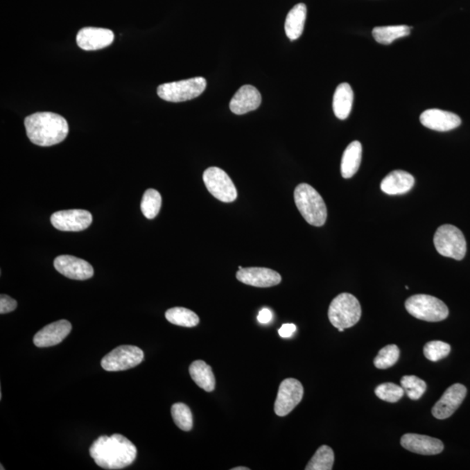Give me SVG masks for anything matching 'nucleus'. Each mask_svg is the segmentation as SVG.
I'll return each mask as SVG.
<instances>
[{
  "label": "nucleus",
  "instance_id": "1",
  "mask_svg": "<svg viewBox=\"0 0 470 470\" xmlns=\"http://www.w3.org/2000/svg\"><path fill=\"white\" fill-rule=\"evenodd\" d=\"M90 455L101 468L109 470L127 468L137 458V448L120 434L98 437L89 449Z\"/></svg>",
  "mask_w": 470,
  "mask_h": 470
},
{
  "label": "nucleus",
  "instance_id": "2",
  "mask_svg": "<svg viewBox=\"0 0 470 470\" xmlns=\"http://www.w3.org/2000/svg\"><path fill=\"white\" fill-rule=\"evenodd\" d=\"M26 134L33 144L51 146L67 138L69 127L66 119L53 112H36L26 118Z\"/></svg>",
  "mask_w": 470,
  "mask_h": 470
},
{
  "label": "nucleus",
  "instance_id": "3",
  "mask_svg": "<svg viewBox=\"0 0 470 470\" xmlns=\"http://www.w3.org/2000/svg\"><path fill=\"white\" fill-rule=\"evenodd\" d=\"M296 207L306 223L312 226L322 227L325 224L328 211L321 194L308 184H299L295 190Z\"/></svg>",
  "mask_w": 470,
  "mask_h": 470
},
{
  "label": "nucleus",
  "instance_id": "4",
  "mask_svg": "<svg viewBox=\"0 0 470 470\" xmlns=\"http://www.w3.org/2000/svg\"><path fill=\"white\" fill-rule=\"evenodd\" d=\"M362 306L355 296L343 293L333 299L329 308V319L336 329H349L360 321Z\"/></svg>",
  "mask_w": 470,
  "mask_h": 470
},
{
  "label": "nucleus",
  "instance_id": "5",
  "mask_svg": "<svg viewBox=\"0 0 470 470\" xmlns=\"http://www.w3.org/2000/svg\"><path fill=\"white\" fill-rule=\"evenodd\" d=\"M405 308L412 316L425 322H442L449 316V308L445 303L428 295L411 296L405 302Z\"/></svg>",
  "mask_w": 470,
  "mask_h": 470
},
{
  "label": "nucleus",
  "instance_id": "6",
  "mask_svg": "<svg viewBox=\"0 0 470 470\" xmlns=\"http://www.w3.org/2000/svg\"><path fill=\"white\" fill-rule=\"evenodd\" d=\"M435 250L442 256L461 261L467 252L464 235L453 225H444L438 228L434 236Z\"/></svg>",
  "mask_w": 470,
  "mask_h": 470
},
{
  "label": "nucleus",
  "instance_id": "7",
  "mask_svg": "<svg viewBox=\"0 0 470 470\" xmlns=\"http://www.w3.org/2000/svg\"><path fill=\"white\" fill-rule=\"evenodd\" d=\"M206 88V78L196 77L161 85L157 93L162 100L178 103L199 97Z\"/></svg>",
  "mask_w": 470,
  "mask_h": 470
},
{
  "label": "nucleus",
  "instance_id": "8",
  "mask_svg": "<svg viewBox=\"0 0 470 470\" xmlns=\"http://www.w3.org/2000/svg\"><path fill=\"white\" fill-rule=\"evenodd\" d=\"M144 360V352L138 347L123 345L116 347L101 360V367L108 372L131 369Z\"/></svg>",
  "mask_w": 470,
  "mask_h": 470
},
{
  "label": "nucleus",
  "instance_id": "9",
  "mask_svg": "<svg viewBox=\"0 0 470 470\" xmlns=\"http://www.w3.org/2000/svg\"><path fill=\"white\" fill-rule=\"evenodd\" d=\"M203 182L214 198L230 203L237 199V190L229 176L223 169L213 166L203 173Z\"/></svg>",
  "mask_w": 470,
  "mask_h": 470
},
{
  "label": "nucleus",
  "instance_id": "10",
  "mask_svg": "<svg viewBox=\"0 0 470 470\" xmlns=\"http://www.w3.org/2000/svg\"><path fill=\"white\" fill-rule=\"evenodd\" d=\"M303 394H304V388L298 380L288 378L282 381L279 388L277 400H275V414L278 417H286L290 414L301 403Z\"/></svg>",
  "mask_w": 470,
  "mask_h": 470
},
{
  "label": "nucleus",
  "instance_id": "11",
  "mask_svg": "<svg viewBox=\"0 0 470 470\" xmlns=\"http://www.w3.org/2000/svg\"><path fill=\"white\" fill-rule=\"evenodd\" d=\"M51 223L58 230L80 232L90 227L93 216L90 212L82 209L59 211L51 216Z\"/></svg>",
  "mask_w": 470,
  "mask_h": 470
},
{
  "label": "nucleus",
  "instance_id": "12",
  "mask_svg": "<svg viewBox=\"0 0 470 470\" xmlns=\"http://www.w3.org/2000/svg\"><path fill=\"white\" fill-rule=\"evenodd\" d=\"M467 396V388L464 385L455 383L449 387L442 394L441 399L432 408V415L439 420H444L451 417Z\"/></svg>",
  "mask_w": 470,
  "mask_h": 470
},
{
  "label": "nucleus",
  "instance_id": "13",
  "mask_svg": "<svg viewBox=\"0 0 470 470\" xmlns=\"http://www.w3.org/2000/svg\"><path fill=\"white\" fill-rule=\"evenodd\" d=\"M54 268L64 277L71 280L85 281L94 277V270L90 263L71 255H60L54 260Z\"/></svg>",
  "mask_w": 470,
  "mask_h": 470
},
{
  "label": "nucleus",
  "instance_id": "14",
  "mask_svg": "<svg viewBox=\"0 0 470 470\" xmlns=\"http://www.w3.org/2000/svg\"><path fill=\"white\" fill-rule=\"evenodd\" d=\"M236 278L244 284L256 288L274 287L281 281L279 272L266 268H243L237 272Z\"/></svg>",
  "mask_w": 470,
  "mask_h": 470
},
{
  "label": "nucleus",
  "instance_id": "15",
  "mask_svg": "<svg viewBox=\"0 0 470 470\" xmlns=\"http://www.w3.org/2000/svg\"><path fill=\"white\" fill-rule=\"evenodd\" d=\"M77 44L85 51H97L111 45L114 40V34L111 30L85 27L77 34Z\"/></svg>",
  "mask_w": 470,
  "mask_h": 470
},
{
  "label": "nucleus",
  "instance_id": "16",
  "mask_svg": "<svg viewBox=\"0 0 470 470\" xmlns=\"http://www.w3.org/2000/svg\"><path fill=\"white\" fill-rule=\"evenodd\" d=\"M420 121L424 127L438 132L451 131L462 123L458 115L440 109H428L422 112Z\"/></svg>",
  "mask_w": 470,
  "mask_h": 470
},
{
  "label": "nucleus",
  "instance_id": "17",
  "mask_svg": "<svg viewBox=\"0 0 470 470\" xmlns=\"http://www.w3.org/2000/svg\"><path fill=\"white\" fill-rule=\"evenodd\" d=\"M71 330V324L67 320H60L44 327L33 337V343L37 347L58 345L66 339Z\"/></svg>",
  "mask_w": 470,
  "mask_h": 470
},
{
  "label": "nucleus",
  "instance_id": "18",
  "mask_svg": "<svg viewBox=\"0 0 470 470\" xmlns=\"http://www.w3.org/2000/svg\"><path fill=\"white\" fill-rule=\"evenodd\" d=\"M401 444L407 451L424 455L440 454L444 445L437 438L417 434H406L401 439Z\"/></svg>",
  "mask_w": 470,
  "mask_h": 470
},
{
  "label": "nucleus",
  "instance_id": "19",
  "mask_svg": "<svg viewBox=\"0 0 470 470\" xmlns=\"http://www.w3.org/2000/svg\"><path fill=\"white\" fill-rule=\"evenodd\" d=\"M261 104V95L256 87L246 85L241 87L234 94L229 104L230 110L234 114L243 115L256 110Z\"/></svg>",
  "mask_w": 470,
  "mask_h": 470
},
{
  "label": "nucleus",
  "instance_id": "20",
  "mask_svg": "<svg viewBox=\"0 0 470 470\" xmlns=\"http://www.w3.org/2000/svg\"><path fill=\"white\" fill-rule=\"evenodd\" d=\"M414 185L413 175L401 170H397L385 177L381 183V189L390 195H397L410 192Z\"/></svg>",
  "mask_w": 470,
  "mask_h": 470
},
{
  "label": "nucleus",
  "instance_id": "21",
  "mask_svg": "<svg viewBox=\"0 0 470 470\" xmlns=\"http://www.w3.org/2000/svg\"><path fill=\"white\" fill-rule=\"evenodd\" d=\"M363 146L359 141L351 142L343 153L340 173L344 179L352 178L362 162Z\"/></svg>",
  "mask_w": 470,
  "mask_h": 470
},
{
  "label": "nucleus",
  "instance_id": "22",
  "mask_svg": "<svg viewBox=\"0 0 470 470\" xmlns=\"http://www.w3.org/2000/svg\"><path fill=\"white\" fill-rule=\"evenodd\" d=\"M354 92L349 84L342 83L337 87L333 94V110L339 120H346L352 110Z\"/></svg>",
  "mask_w": 470,
  "mask_h": 470
},
{
  "label": "nucleus",
  "instance_id": "23",
  "mask_svg": "<svg viewBox=\"0 0 470 470\" xmlns=\"http://www.w3.org/2000/svg\"><path fill=\"white\" fill-rule=\"evenodd\" d=\"M306 6L299 3L289 11L285 21V32L290 40H298L304 30Z\"/></svg>",
  "mask_w": 470,
  "mask_h": 470
},
{
  "label": "nucleus",
  "instance_id": "24",
  "mask_svg": "<svg viewBox=\"0 0 470 470\" xmlns=\"http://www.w3.org/2000/svg\"><path fill=\"white\" fill-rule=\"evenodd\" d=\"M189 373L194 383L207 392H212L216 388V377L212 367L203 360H195L189 367Z\"/></svg>",
  "mask_w": 470,
  "mask_h": 470
},
{
  "label": "nucleus",
  "instance_id": "25",
  "mask_svg": "<svg viewBox=\"0 0 470 470\" xmlns=\"http://www.w3.org/2000/svg\"><path fill=\"white\" fill-rule=\"evenodd\" d=\"M373 37L378 43L390 45L400 37H407L411 33V27L408 26H379L373 29Z\"/></svg>",
  "mask_w": 470,
  "mask_h": 470
},
{
  "label": "nucleus",
  "instance_id": "26",
  "mask_svg": "<svg viewBox=\"0 0 470 470\" xmlns=\"http://www.w3.org/2000/svg\"><path fill=\"white\" fill-rule=\"evenodd\" d=\"M166 319L172 324L185 328H193L200 323L199 316L192 310L185 308H173L166 312Z\"/></svg>",
  "mask_w": 470,
  "mask_h": 470
},
{
  "label": "nucleus",
  "instance_id": "27",
  "mask_svg": "<svg viewBox=\"0 0 470 470\" xmlns=\"http://www.w3.org/2000/svg\"><path fill=\"white\" fill-rule=\"evenodd\" d=\"M335 462V454L329 446L322 445L310 460L306 470H331Z\"/></svg>",
  "mask_w": 470,
  "mask_h": 470
},
{
  "label": "nucleus",
  "instance_id": "28",
  "mask_svg": "<svg viewBox=\"0 0 470 470\" xmlns=\"http://www.w3.org/2000/svg\"><path fill=\"white\" fill-rule=\"evenodd\" d=\"M162 199L161 193L155 189L146 190L141 202V212L146 219L153 220L161 210Z\"/></svg>",
  "mask_w": 470,
  "mask_h": 470
},
{
  "label": "nucleus",
  "instance_id": "29",
  "mask_svg": "<svg viewBox=\"0 0 470 470\" xmlns=\"http://www.w3.org/2000/svg\"><path fill=\"white\" fill-rule=\"evenodd\" d=\"M171 414L173 421L182 430L190 431L193 428V415L187 405L182 403L173 404Z\"/></svg>",
  "mask_w": 470,
  "mask_h": 470
},
{
  "label": "nucleus",
  "instance_id": "30",
  "mask_svg": "<svg viewBox=\"0 0 470 470\" xmlns=\"http://www.w3.org/2000/svg\"><path fill=\"white\" fill-rule=\"evenodd\" d=\"M400 356L399 347L397 345H388L381 349L378 353L374 364L377 369H386L388 367H393L397 363Z\"/></svg>",
  "mask_w": 470,
  "mask_h": 470
},
{
  "label": "nucleus",
  "instance_id": "31",
  "mask_svg": "<svg viewBox=\"0 0 470 470\" xmlns=\"http://www.w3.org/2000/svg\"><path fill=\"white\" fill-rule=\"evenodd\" d=\"M401 386L411 400H419L424 396L427 385L424 381L415 376H405L401 378Z\"/></svg>",
  "mask_w": 470,
  "mask_h": 470
},
{
  "label": "nucleus",
  "instance_id": "32",
  "mask_svg": "<svg viewBox=\"0 0 470 470\" xmlns=\"http://www.w3.org/2000/svg\"><path fill=\"white\" fill-rule=\"evenodd\" d=\"M451 351V345L442 342V340H432V342L426 344L424 347V354L426 358L434 363L444 359L449 355Z\"/></svg>",
  "mask_w": 470,
  "mask_h": 470
},
{
  "label": "nucleus",
  "instance_id": "33",
  "mask_svg": "<svg viewBox=\"0 0 470 470\" xmlns=\"http://www.w3.org/2000/svg\"><path fill=\"white\" fill-rule=\"evenodd\" d=\"M378 398L388 403H394L401 399L405 393L403 387L392 383L379 385L374 390Z\"/></svg>",
  "mask_w": 470,
  "mask_h": 470
},
{
  "label": "nucleus",
  "instance_id": "34",
  "mask_svg": "<svg viewBox=\"0 0 470 470\" xmlns=\"http://www.w3.org/2000/svg\"><path fill=\"white\" fill-rule=\"evenodd\" d=\"M17 306H18V303L15 299L6 295H0V313L1 315L15 311Z\"/></svg>",
  "mask_w": 470,
  "mask_h": 470
},
{
  "label": "nucleus",
  "instance_id": "35",
  "mask_svg": "<svg viewBox=\"0 0 470 470\" xmlns=\"http://www.w3.org/2000/svg\"><path fill=\"white\" fill-rule=\"evenodd\" d=\"M296 331V326L292 324V323H287L281 326V328L279 329V335H280L282 338H289L291 337Z\"/></svg>",
  "mask_w": 470,
  "mask_h": 470
},
{
  "label": "nucleus",
  "instance_id": "36",
  "mask_svg": "<svg viewBox=\"0 0 470 470\" xmlns=\"http://www.w3.org/2000/svg\"><path fill=\"white\" fill-rule=\"evenodd\" d=\"M272 318V312L268 308L261 309L257 316L258 322L262 323V324H267V323L270 322Z\"/></svg>",
  "mask_w": 470,
  "mask_h": 470
},
{
  "label": "nucleus",
  "instance_id": "37",
  "mask_svg": "<svg viewBox=\"0 0 470 470\" xmlns=\"http://www.w3.org/2000/svg\"><path fill=\"white\" fill-rule=\"evenodd\" d=\"M250 468H246V467H237V468L232 469V470H250Z\"/></svg>",
  "mask_w": 470,
  "mask_h": 470
},
{
  "label": "nucleus",
  "instance_id": "38",
  "mask_svg": "<svg viewBox=\"0 0 470 470\" xmlns=\"http://www.w3.org/2000/svg\"><path fill=\"white\" fill-rule=\"evenodd\" d=\"M338 329V331H339V332H343L344 330H345V329H342V328H340V329Z\"/></svg>",
  "mask_w": 470,
  "mask_h": 470
},
{
  "label": "nucleus",
  "instance_id": "39",
  "mask_svg": "<svg viewBox=\"0 0 470 470\" xmlns=\"http://www.w3.org/2000/svg\"><path fill=\"white\" fill-rule=\"evenodd\" d=\"M243 268L241 267V266H240V267H239V270H241V269H243Z\"/></svg>",
  "mask_w": 470,
  "mask_h": 470
}]
</instances>
